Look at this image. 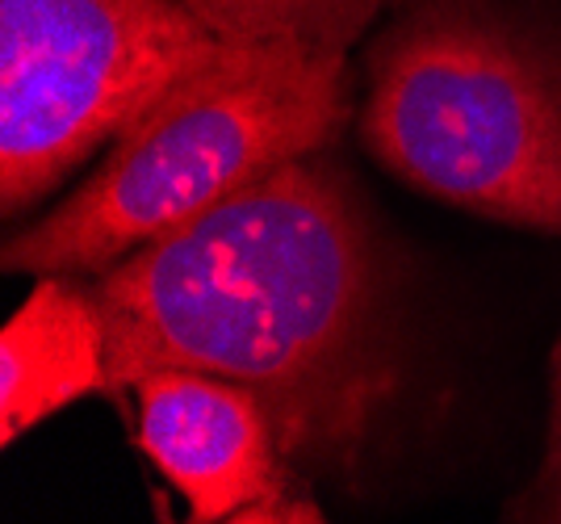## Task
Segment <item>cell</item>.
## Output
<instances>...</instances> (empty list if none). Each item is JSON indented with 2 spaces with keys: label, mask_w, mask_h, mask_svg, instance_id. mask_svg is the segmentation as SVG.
Listing matches in <instances>:
<instances>
[{
  "label": "cell",
  "mask_w": 561,
  "mask_h": 524,
  "mask_svg": "<svg viewBox=\"0 0 561 524\" xmlns=\"http://www.w3.org/2000/svg\"><path fill=\"white\" fill-rule=\"evenodd\" d=\"M110 378L202 369L256 390L302 475H360L407 365L394 273L328 151L273 168L93 277Z\"/></svg>",
  "instance_id": "6da1fadb"
},
{
  "label": "cell",
  "mask_w": 561,
  "mask_h": 524,
  "mask_svg": "<svg viewBox=\"0 0 561 524\" xmlns=\"http://www.w3.org/2000/svg\"><path fill=\"white\" fill-rule=\"evenodd\" d=\"M360 144L436 202L561 236V22L420 0L369 50Z\"/></svg>",
  "instance_id": "7a4b0ae2"
},
{
  "label": "cell",
  "mask_w": 561,
  "mask_h": 524,
  "mask_svg": "<svg viewBox=\"0 0 561 524\" xmlns=\"http://www.w3.org/2000/svg\"><path fill=\"white\" fill-rule=\"evenodd\" d=\"M348 50L234 43L130 122L93 176L4 243V273L96 277L273 168L328 151L348 118Z\"/></svg>",
  "instance_id": "3957f363"
},
{
  "label": "cell",
  "mask_w": 561,
  "mask_h": 524,
  "mask_svg": "<svg viewBox=\"0 0 561 524\" xmlns=\"http://www.w3.org/2000/svg\"><path fill=\"white\" fill-rule=\"evenodd\" d=\"M234 43L185 0H0V210L55 193Z\"/></svg>",
  "instance_id": "277c9868"
},
{
  "label": "cell",
  "mask_w": 561,
  "mask_h": 524,
  "mask_svg": "<svg viewBox=\"0 0 561 524\" xmlns=\"http://www.w3.org/2000/svg\"><path fill=\"white\" fill-rule=\"evenodd\" d=\"M135 441L185 495L197 524H319L302 470L280 449L256 390L202 369H156L135 386Z\"/></svg>",
  "instance_id": "5b68a950"
},
{
  "label": "cell",
  "mask_w": 561,
  "mask_h": 524,
  "mask_svg": "<svg viewBox=\"0 0 561 524\" xmlns=\"http://www.w3.org/2000/svg\"><path fill=\"white\" fill-rule=\"evenodd\" d=\"M105 390H114L110 328L93 282L38 273L0 332V445L13 449L64 407Z\"/></svg>",
  "instance_id": "8992f818"
},
{
  "label": "cell",
  "mask_w": 561,
  "mask_h": 524,
  "mask_svg": "<svg viewBox=\"0 0 561 524\" xmlns=\"http://www.w3.org/2000/svg\"><path fill=\"white\" fill-rule=\"evenodd\" d=\"M231 43L352 50L390 0H185Z\"/></svg>",
  "instance_id": "52a82bcc"
},
{
  "label": "cell",
  "mask_w": 561,
  "mask_h": 524,
  "mask_svg": "<svg viewBox=\"0 0 561 524\" xmlns=\"http://www.w3.org/2000/svg\"><path fill=\"white\" fill-rule=\"evenodd\" d=\"M507 521L561 524V335L549 357V432L533 482L507 503Z\"/></svg>",
  "instance_id": "ba28073f"
}]
</instances>
